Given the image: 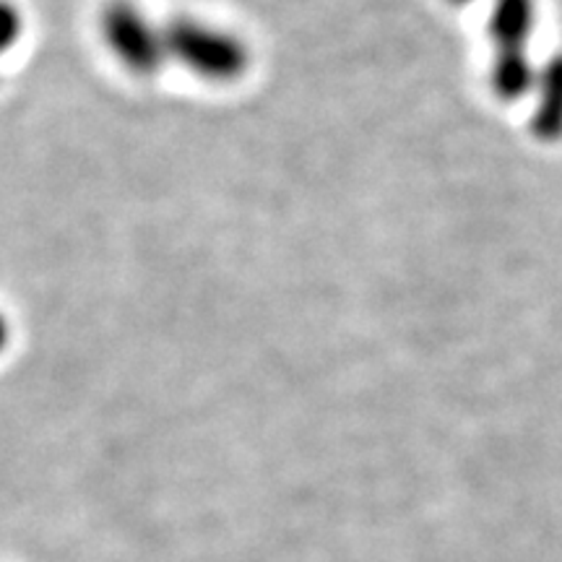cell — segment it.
Wrapping results in <instances>:
<instances>
[{
	"label": "cell",
	"mask_w": 562,
	"mask_h": 562,
	"mask_svg": "<svg viewBox=\"0 0 562 562\" xmlns=\"http://www.w3.org/2000/svg\"><path fill=\"white\" fill-rule=\"evenodd\" d=\"M167 60L206 81L229 83L248 70L250 47L240 34L195 16H175L161 26Z\"/></svg>",
	"instance_id": "cell-1"
},
{
	"label": "cell",
	"mask_w": 562,
	"mask_h": 562,
	"mask_svg": "<svg viewBox=\"0 0 562 562\" xmlns=\"http://www.w3.org/2000/svg\"><path fill=\"white\" fill-rule=\"evenodd\" d=\"M104 45L136 76H154L167 63L161 26L146 16L133 0H110L100 13Z\"/></svg>",
	"instance_id": "cell-2"
},
{
	"label": "cell",
	"mask_w": 562,
	"mask_h": 562,
	"mask_svg": "<svg viewBox=\"0 0 562 562\" xmlns=\"http://www.w3.org/2000/svg\"><path fill=\"white\" fill-rule=\"evenodd\" d=\"M533 30H537V0H492V58L531 55L529 42Z\"/></svg>",
	"instance_id": "cell-3"
},
{
	"label": "cell",
	"mask_w": 562,
	"mask_h": 562,
	"mask_svg": "<svg viewBox=\"0 0 562 562\" xmlns=\"http://www.w3.org/2000/svg\"><path fill=\"white\" fill-rule=\"evenodd\" d=\"M533 110L529 128L544 144L562 138V50L547 58L537 68V81L531 89Z\"/></svg>",
	"instance_id": "cell-4"
},
{
	"label": "cell",
	"mask_w": 562,
	"mask_h": 562,
	"mask_svg": "<svg viewBox=\"0 0 562 562\" xmlns=\"http://www.w3.org/2000/svg\"><path fill=\"white\" fill-rule=\"evenodd\" d=\"M24 32V16L9 0H0V55H5L16 45Z\"/></svg>",
	"instance_id": "cell-5"
},
{
	"label": "cell",
	"mask_w": 562,
	"mask_h": 562,
	"mask_svg": "<svg viewBox=\"0 0 562 562\" xmlns=\"http://www.w3.org/2000/svg\"><path fill=\"white\" fill-rule=\"evenodd\" d=\"M9 339H11V326L9 321H5V315L0 313V351L9 347Z\"/></svg>",
	"instance_id": "cell-6"
},
{
	"label": "cell",
	"mask_w": 562,
	"mask_h": 562,
	"mask_svg": "<svg viewBox=\"0 0 562 562\" xmlns=\"http://www.w3.org/2000/svg\"><path fill=\"white\" fill-rule=\"evenodd\" d=\"M453 5H472V3H476V0H451Z\"/></svg>",
	"instance_id": "cell-7"
}]
</instances>
